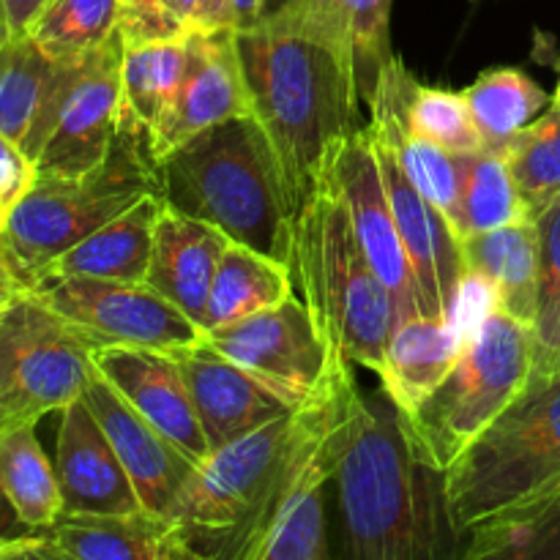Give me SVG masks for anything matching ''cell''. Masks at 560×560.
Masks as SVG:
<instances>
[{"label": "cell", "instance_id": "6da1fadb", "mask_svg": "<svg viewBox=\"0 0 560 560\" xmlns=\"http://www.w3.org/2000/svg\"><path fill=\"white\" fill-rule=\"evenodd\" d=\"M252 115L273 148L293 211L331 173L359 126L361 93L348 60L326 42L262 16L235 31Z\"/></svg>", "mask_w": 560, "mask_h": 560}, {"label": "cell", "instance_id": "7a4b0ae2", "mask_svg": "<svg viewBox=\"0 0 560 560\" xmlns=\"http://www.w3.org/2000/svg\"><path fill=\"white\" fill-rule=\"evenodd\" d=\"M345 550L353 560L443 556V476L419 463L386 392L364 397L337 470Z\"/></svg>", "mask_w": 560, "mask_h": 560}, {"label": "cell", "instance_id": "3957f363", "mask_svg": "<svg viewBox=\"0 0 560 560\" xmlns=\"http://www.w3.org/2000/svg\"><path fill=\"white\" fill-rule=\"evenodd\" d=\"M159 197L222 230L235 244L290 260L293 202L255 115L222 120L180 142L156 164Z\"/></svg>", "mask_w": 560, "mask_h": 560}, {"label": "cell", "instance_id": "277c9868", "mask_svg": "<svg viewBox=\"0 0 560 560\" xmlns=\"http://www.w3.org/2000/svg\"><path fill=\"white\" fill-rule=\"evenodd\" d=\"M560 501V372L528 377L506 410L443 474L457 539L520 523Z\"/></svg>", "mask_w": 560, "mask_h": 560}, {"label": "cell", "instance_id": "5b68a950", "mask_svg": "<svg viewBox=\"0 0 560 560\" xmlns=\"http://www.w3.org/2000/svg\"><path fill=\"white\" fill-rule=\"evenodd\" d=\"M288 266L328 355L381 375L397 312L355 238L331 175L295 211Z\"/></svg>", "mask_w": 560, "mask_h": 560}, {"label": "cell", "instance_id": "8992f818", "mask_svg": "<svg viewBox=\"0 0 560 560\" xmlns=\"http://www.w3.org/2000/svg\"><path fill=\"white\" fill-rule=\"evenodd\" d=\"M361 394L353 364L328 355L326 370L295 408V430L266 506L241 541L235 560H326L323 492L348 452Z\"/></svg>", "mask_w": 560, "mask_h": 560}, {"label": "cell", "instance_id": "52a82bcc", "mask_svg": "<svg viewBox=\"0 0 560 560\" xmlns=\"http://www.w3.org/2000/svg\"><path fill=\"white\" fill-rule=\"evenodd\" d=\"M530 370L534 326L514 320L490 301L448 375L410 413H399L419 463L446 474L523 392Z\"/></svg>", "mask_w": 560, "mask_h": 560}, {"label": "cell", "instance_id": "ba28073f", "mask_svg": "<svg viewBox=\"0 0 560 560\" xmlns=\"http://www.w3.org/2000/svg\"><path fill=\"white\" fill-rule=\"evenodd\" d=\"M151 191H159L156 162L145 135L124 113L113 153L96 173L82 178L36 173L0 230V252L31 288L47 262Z\"/></svg>", "mask_w": 560, "mask_h": 560}, {"label": "cell", "instance_id": "9c48e42d", "mask_svg": "<svg viewBox=\"0 0 560 560\" xmlns=\"http://www.w3.org/2000/svg\"><path fill=\"white\" fill-rule=\"evenodd\" d=\"M293 430L290 410L197 465L170 512L197 558L235 560L271 495Z\"/></svg>", "mask_w": 560, "mask_h": 560}, {"label": "cell", "instance_id": "30bf717a", "mask_svg": "<svg viewBox=\"0 0 560 560\" xmlns=\"http://www.w3.org/2000/svg\"><path fill=\"white\" fill-rule=\"evenodd\" d=\"M91 375L85 339L31 290L0 306V413L9 424L60 413Z\"/></svg>", "mask_w": 560, "mask_h": 560}, {"label": "cell", "instance_id": "8fae6325", "mask_svg": "<svg viewBox=\"0 0 560 560\" xmlns=\"http://www.w3.org/2000/svg\"><path fill=\"white\" fill-rule=\"evenodd\" d=\"M27 290L63 317L91 350L151 348L175 353L206 339L197 323L145 282L52 277L38 279Z\"/></svg>", "mask_w": 560, "mask_h": 560}, {"label": "cell", "instance_id": "7c38bea8", "mask_svg": "<svg viewBox=\"0 0 560 560\" xmlns=\"http://www.w3.org/2000/svg\"><path fill=\"white\" fill-rule=\"evenodd\" d=\"M124 36L120 31L102 49L77 63L58 120L52 126L36 173L49 178H82L102 167L113 153L124 118Z\"/></svg>", "mask_w": 560, "mask_h": 560}, {"label": "cell", "instance_id": "4fadbf2b", "mask_svg": "<svg viewBox=\"0 0 560 560\" xmlns=\"http://www.w3.org/2000/svg\"><path fill=\"white\" fill-rule=\"evenodd\" d=\"M206 339L293 402H301L315 388L328 361L315 317L295 293L244 320L211 328Z\"/></svg>", "mask_w": 560, "mask_h": 560}, {"label": "cell", "instance_id": "5bb4252c", "mask_svg": "<svg viewBox=\"0 0 560 560\" xmlns=\"http://www.w3.org/2000/svg\"><path fill=\"white\" fill-rule=\"evenodd\" d=\"M328 175L342 195L366 260L372 262L377 277L392 293L397 323L419 317V288H416L413 266H410L397 219L392 213L381 164H377V153L366 126L355 129L342 142Z\"/></svg>", "mask_w": 560, "mask_h": 560}, {"label": "cell", "instance_id": "9a60e30c", "mask_svg": "<svg viewBox=\"0 0 560 560\" xmlns=\"http://www.w3.org/2000/svg\"><path fill=\"white\" fill-rule=\"evenodd\" d=\"M11 558L38 560H200L170 517L151 512H63L14 541Z\"/></svg>", "mask_w": 560, "mask_h": 560}, {"label": "cell", "instance_id": "2e32d148", "mask_svg": "<svg viewBox=\"0 0 560 560\" xmlns=\"http://www.w3.org/2000/svg\"><path fill=\"white\" fill-rule=\"evenodd\" d=\"M173 355L184 372L186 388L211 452H219L238 438L260 430L268 421L299 408V402L282 397L277 388L219 353L208 339L175 350Z\"/></svg>", "mask_w": 560, "mask_h": 560}, {"label": "cell", "instance_id": "e0dca14e", "mask_svg": "<svg viewBox=\"0 0 560 560\" xmlns=\"http://www.w3.org/2000/svg\"><path fill=\"white\" fill-rule=\"evenodd\" d=\"M249 113L252 102L249 91H246L238 42H235V27H217V31L197 27L186 36L180 91L167 129L153 148V162H162L189 137L200 135L222 120Z\"/></svg>", "mask_w": 560, "mask_h": 560}, {"label": "cell", "instance_id": "ac0fdd59", "mask_svg": "<svg viewBox=\"0 0 560 560\" xmlns=\"http://www.w3.org/2000/svg\"><path fill=\"white\" fill-rule=\"evenodd\" d=\"M93 370L195 465L211 457L178 359L151 348H93Z\"/></svg>", "mask_w": 560, "mask_h": 560}, {"label": "cell", "instance_id": "d6986e66", "mask_svg": "<svg viewBox=\"0 0 560 560\" xmlns=\"http://www.w3.org/2000/svg\"><path fill=\"white\" fill-rule=\"evenodd\" d=\"M82 397L102 424L104 435L113 443L120 465L135 485L142 509L159 514V517H170L180 490L195 474L197 465L175 443H170L156 427L148 424L96 370H93Z\"/></svg>", "mask_w": 560, "mask_h": 560}, {"label": "cell", "instance_id": "ffe728a7", "mask_svg": "<svg viewBox=\"0 0 560 560\" xmlns=\"http://www.w3.org/2000/svg\"><path fill=\"white\" fill-rule=\"evenodd\" d=\"M392 3L394 0H282L266 16L337 49L353 69L361 102L370 104L383 69L394 58Z\"/></svg>", "mask_w": 560, "mask_h": 560}, {"label": "cell", "instance_id": "44dd1931", "mask_svg": "<svg viewBox=\"0 0 560 560\" xmlns=\"http://www.w3.org/2000/svg\"><path fill=\"white\" fill-rule=\"evenodd\" d=\"M55 474L63 492V512H142L135 485L85 397L60 410Z\"/></svg>", "mask_w": 560, "mask_h": 560}, {"label": "cell", "instance_id": "7402d4cb", "mask_svg": "<svg viewBox=\"0 0 560 560\" xmlns=\"http://www.w3.org/2000/svg\"><path fill=\"white\" fill-rule=\"evenodd\" d=\"M74 69L44 52L31 33L0 44V135L33 164L52 135Z\"/></svg>", "mask_w": 560, "mask_h": 560}, {"label": "cell", "instance_id": "603a6c76", "mask_svg": "<svg viewBox=\"0 0 560 560\" xmlns=\"http://www.w3.org/2000/svg\"><path fill=\"white\" fill-rule=\"evenodd\" d=\"M228 244L230 238L222 230L186 217L164 202L153 230L145 284L206 331L208 295Z\"/></svg>", "mask_w": 560, "mask_h": 560}, {"label": "cell", "instance_id": "cb8c5ba5", "mask_svg": "<svg viewBox=\"0 0 560 560\" xmlns=\"http://www.w3.org/2000/svg\"><path fill=\"white\" fill-rule=\"evenodd\" d=\"M463 257L470 282H481L498 310L514 320L536 326L539 317V241L536 222L474 233L463 238Z\"/></svg>", "mask_w": 560, "mask_h": 560}, {"label": "cell", "instance_id": "d4e9b609", "mask_svg": "<svg viewBox=\"0 0 560 560\" xmlns=\"http://www.w3.org/2000/svg\"><path fill=\"white\" fill-rule=\"evenodd\" d=\"M164 200L159 191H151L135 206L126 208L107 224L93 230L88 238L66 249L52 262L38 271V279L52 277H91L115 279V282H145L148 262H151L153 230Z\"/></svg>", "mask_w": 560, "mask_h": 560}, {"label": "cell", "instance_id": "484cf974", "mask_svg": "<svg viewBox=\"0 0 560 560\" xmlns=\"http://www.w3.org/2000/svg\"><path fill=\"white\" fill-rule=\"evenodd\" d=\"M470 326L465 320L424 315L397 323L377 377L399 413H410L448 375L468 342Z\"/></svg>", "mask_w": 560, "mask_h": 560}, {"label": "cell", "instance_id": "4316f807", "mask_svg": "<svg viewBox=\"0 0 560 560\" xmlns=\"http://www.w3.org/2000/svg\"><path fill=\"white\" fill-rule=\"evenodd\" d=\"M186 60V38L167 42H124L120 88H124V113L145 135L148 148L162 140L167 120L175 109Z\"/></svg>", "mask_w": 560, "mask_h": 560}, {"label": "cell", "instance_id": "83f0119b", "mask_svg": "<svg viewBox=\"0 0 560 560\" xmlns=\"http://www.w3.org/2000/svg\"><path fill=\"white\" fill-rule=\"evenodd\" d=\"M293 293V271L252 246L230 241L219 260L206 306V331L244 320Z\"/></svg>", "mask_w": 560, "mask_h": 560}, {"label": "cell", "instance_id": "f1b7e54d", "mask_svg": "<svg viewBox=\"0 0 560 560\" xmlns=\"http://www.w3.org/2000/svg\"><path fill=\"white\" fill-rule=\"evenodd\" d=\"M0 487L31 530L47 528L63 514L58 474L38 443L36 424L22 421L0 430Z\"/></svg>", "mask_w": 560, "mask_h": 560}, {"label": "cell", "instance_id": "f546056e", "mask_svg": "<svg viewBox=\"0 0 560 560\" xmlns=\"http://www.w3.org/2000/svg\"><path fill=\"white\" fill-rule=\"evenodd\" d=\"M463 93L470 104L485 148L498 153L506 151L509 142L525 126L534 124L552 102V96L539 82L512 66L481 71Z\"/></svg>", "mask_w": 560, "mask_h": 560}, {"label": "cell", "instance_id": "4dcf8cb0", "mask_svg": "<svg viewBox=\"0 0 560 560\" xmlns=\"http://www.w3.org/2000/svg\"><path fill=\"white\" fill-rule=\"evenodd\" d=\"M459 167H463V189L454 217L459 238L534 219L503 153L490 148L463 153Z\"/></svg>", "mask_w": 560, "mask_h": 560}, {"label": "cell", "instance_id": "1f68e13d", "mask_svg": "<svg viewBox=\"0 0 560 560\" xmlns=\"http://www.w3.org/2000/svg\"><path fill=\"white\" fill-rule=\"evenodd\" d=\"M120 27V0H47L31 38L63 63H82Z\"/></svg>", "mask_w": 560, "mask_h": 560}, {"label": "cell", "instance_id": "d6a6232c", "mask_svg": "<svg viewBox=\"0 0 560 560\" xmlns=\"http://www.w3.org/2000/svg\"><path fill=\"white\" fill-rule=\"evenodd\" d=\"M530 217L560 200V109L547 107L503 151Z\"/></svg>", "mask_w": 560, "mask_h": 560}, {"label": "cell", "instance_id": "836d02e7", "mask_svg": "<svg viewBox=\"0 0 560 560\" xmlns=\"http://www.w3.org/2000/svg\"><path fill=\"white\" fill-rule=\"evenodd\" d=\"M408 124L435 145L457 153H474L485 148L470 104L463 91L421 85L416 77L408 82Z\"/></svg>", "mask_w": 560, "mask_h": 560}, {"label": "cell", "instance_id": "e575fe53", "mask_svg": "<svg viewBox=\"0 0 560 560\" xmlns=\"http://www.w3.org/2000/svg\"><path fill=\"white\" fill-rule=\"evenodd\" d=\"M459 556L470 560L485 558H560V501L536 512L534 517L506 525H487L463 536Z\"/></svg>", "mask_w": 560, "mask_h": 560}, {"label": "cell", "instance_id": "d590c367", "mask_svg": "<svg viewBox=\"0 0 560 560\" xmlns=\"http://www.w3.org/2000/svg\"><path fill=\"white\" fill-rule=\"evenodd\" d=\"M120 36L126 44L186 38V27L170 11L167 0H120Z\"/></svg>", "mask_w": 560, "mask_h": 560}, {"label": "cell", "instance_id": "8d00e7d4", "mask_svg": "<svg viewBox=\"0 0 560 560\" xmlns=\"http://www.w3.org/2000/svg\"><path fill=\"white\" fill-rule=\"evenodd\" d=\"M534 222L539 241V323L560 301V200L541 208Z\"/></svg>", "mask_w": 560, "mask_h": 560}, {"label": "cell", "instance_id": "74e56055", "mask_svg": "<svg viewBox=\"0 0 560 560\" xmlns=\"http://www.w3.org/2000/svg\"><path fill=\"white\" fill-rule=\"evenodd\" d=\"M36 180V164L14 145L5 135H0V213L9 219L11 208L22 200Z\"/></svg>", "mask_w": 560, "mask_h": 560}, {"label": "cell", "instance_id": "f35d334b", "mask_svg": "<svg viewBox=\"0 0 560 560\" xmlns=\"http://www.w3.org/2000/svg\"><path fill=\"white\" fill-rule=\"evenodd\" d=\"M560 372V301L534 326V370L530 377Z\"/></svg>", "mask_w": 560, "mask_h": 560}, {"label": "cell", "instance_id": "ab89813d", "mask_svg": "<svg viewBox=\"0 0 560 560\" xmlns=\"http://www.w3.org/2000/svg\"><path fill=\"white\" fill-rule=\"evenodd\" d=\"M47 0H0V33L3 42L14 36H25Z\"/></svg>", "mask_w": 560, "mask_h": 560}, {"label": "cell", "instance_id": "60d3db41", "mask_svg": "<svg viewBox=\"0 0 560 560\" xmlns=\"http://www.w3.org/2000/svg\"><path fill=\"white\" fill-rule=\"evenodd\" d=\"M273 0H230V20L235 31L252 27L271 11Z\"/></svg>", "mask_w": 560, "mask_h": 560}, {"label": "cell", "instance_id": "b9f144b4", "mask_svg": "<svg viewBox=\"0 0 560 560\" xmlns=\"http://www.w3.org/2000/svg\"><path fill=\"white\" fill-rule=\"evenodd\" d=\"M197 27L217 31V27H233L230 20V0H200V22Z\"/></svg>", "mask_w": 560, "mask_h": 560}, {"label": "cell", "instance_id": "7bdbcfd3", "mask_svg": "<svg viewBox=\"0 0 560 560\" xmlns=\"http://www.w3.org/2000/svg\"><path fill=\"white\" fill-rule=\"evenodd\" d=\"M25 534H31V528H27V525H22V520L16 517L14 506H11L9 498H5L3 487H0V539L16 541V539H22Z\"/></svg>", "mask_w": 560, "mask_h": 560}, {"label": "cell", "instance_id": "ee69618b", "mask_svg": "<svg viewBox=\"0 0 560 560\" xmlns=\"http://www.w3.org/2000/svg\"><path fill=\"white\" fill-rule=\"evenodd\" d=\"M22 290H27L25 279L16 273V268L11 266L9 257L0 252V304H5V301H11L14 295H20Z\"/></svg>", "mask_w": 560, "mask_h": 560}, {"label": "cell", "instance_id": "f6af8a7d", "mask_svg": "<svg viewBox=\"0 0 560 560\" xmlns=\"http://www.w3.org/2000/svg\"><path fill=\"white\" fill-rule=\"evenodd\" d=\"M167 5L175 20L186 27V33L197 31V22H200V0H167Z\"/></svg>", "mask_w": 560, "mask_h": 560}, {"label": "cell", "instance_id": "bcb514c9", "mask_svg": "<svg viewBox=\"0 0 560 560\" xmlns=\"http://www.w3.org/2000/svg\"><path fill=\"white\" fill-rule=\"evenodd\" d=\"M11 550H14V541H5L0 539V560H9Z\"/></svg>", "mask_w": 560, "mask_h": 560}, {"label": "cell", "instance_id": "7dc6e473", "mask_svg": "<svg viewBox=\"0 0 560 560\" xmlns=\"http://www.w3.org/2000/svg\"><path fill=\"white\" fill-rule=\"evenodd\" d=\"M550 107H552V109H560V82H558L556 93H552V102H550Z\"/></svg>", "mask_w": 560, "mask_h": 560}, {"label": "cell", "instance_id": "c3c4849f", "mask_svg": "<svg viewBox=\"0 0 560 560\" xmlns=\"http://www.w3.org/2000/svg\"><path fill=\"white\" fill-rule=\"evenodd\" d=\"M3 224H5V217H3V213H0V230H3Z\"/></svg>", "mask_w": 560, "mask_h": 560}, {"label": "cell", "instance_id": "681fc988", "mask_svg": "<svg viewBox=\"0 0 560 560\" xmlns=\"http://www.w3.org/2000/svg\"><path fill=\"white\" fill-rule=\"evenodd\" d=\"M0 424H9V421H5V419H3V413H0Z\"/></svg>", "mask_w": 560, "mask_h": 560}, {"label": "cell", "instance_id": "f907efd6", "mask_svg": "<svg viewBox=\"0 0 560 560\" xmlns=\"http://www.w3.org/2000/svg\"><path fill=\"white\" fill-rule=\"evenodd\" d=\"M0 44H3V33H0Z\"/></svg>", "mask_w": 560, "mask_h": 560}, {"label": "cell", "instance_id": "816d5d0a", "mask_svg": "<svg viewBox=\"0 0 560 560\" xmlns=\"http://www.w3.org/2000/svg\"><path fill=\"white\" fill-rule=\"evenodd\" d=\"M0 306H3V304H0Z\"/></svg>", "mask_w": 560, "mask_h": 560}]
</instances>
